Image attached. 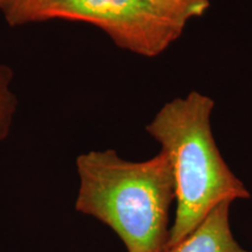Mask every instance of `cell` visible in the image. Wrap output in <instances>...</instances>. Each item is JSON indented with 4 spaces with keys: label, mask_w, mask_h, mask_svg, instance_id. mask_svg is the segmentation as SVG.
Listing matches in <instances>:
<instances>
[{
    "label": "cell",
    "mask_w": 252,
    "mask_h": 252,
    "mask_svg": "<svg viewBox=\"0 0 252 252\" xmlns=\"http://www.w3.org/2000/svg\"><path fill=\"white\" fill-rule=\"evenodd\" d=\"M1 4H2V0H0V7H1Z\"/></svg>",
    "instance_id": "8"
},
{
    "label": "cell",
    "mask_w": 252,
    "mask_h": 252,
    "mask_svg": "<svg viewBox=\"0 0 252 252\" xmlns=\"http://www.w3.org/2000/svg\"><path fill=\"white\" fill-rule=\"evenodd\" d=\"M12 71L0 64V141L7 137L17 110V97L11 89Z\"/></svg>",
    "instance_id": "7"
},
{
    "label": "cell",
    "mask_w": 252,
    "mask_h": 252,
    "mask_svg": "<svg viewBox=\"0 0 252 252\" xmlns=\"http://www.w3.org/2000/svg\"><path fill=\"white\" fill-rule=\"evenodd\" d=\"M61 0H2L0 9L11 26L41 21V17L49 7Z\"/></svg>",
    "instance_id": "6"
},
{
    "label": "cell",
    "mask_w": 252,
    "mask_h": 252,
    "mask_svg": "<svg viewBox=\"0 0 252 252\" xmlns=\"http://www.w3.org/2000/svg\"><path fill=\"white\" fill-rule=\"evenodd\" d=\"M214 105L210 97L191 91L166 103L146 126L174 176L178 208L166 248L187 237L220 203L250 196L217 149L210 126Z\"/></svg>",
    "instance_id": "2"
},
{
    "label": "cell",
    "mask_w": 252,
    "mask_h": 252,
    "mask_svg": "<svg viewBox=\"0 0 252 252\" xmlns=\"http://www.w3.org/2000/svg\"><path fill=\"white\" fill-rule=\"evenodd\" d=\"M230 203L226 201L216 206L194 231L163 252H249L239 247L231 234Z\"/></svg>",
    "instance_id": "4"
},
{
    "label": "cell",
    "mask_w": 252,
    "mask_h": 252,
    "mask_svg": "<svg viewBox=\"0 0 252 252\" xmlns=\"http://www.w3.org/2000/svg\"><path fill=\"white\" fill-rule=\"evenodd\" d=\"M160 15L184 30L190 19L202 17L209 0H147Z\"/></svg>",
    "instance_id": "5"
},
{
    "label": "cell",
    "mask_w": 252,
    "mask_h": 252,
    "mask_svg": "<svg viewBox=\"0 0 252 252\" xmlns=\"http://www.w3.org/2000/svg\"><path fill=\"white\" fill-rule=\"evenodd\" d=\"M53 19L94 25L118 47L146 58L161 54L184 31L147 0H61L47 9L41 21Z\"/></svg>",
    "instance_id": "3"
},
{
    "label": "cell",
    "mask_w": 252,
    "mask_h": 252,
    "mask_svg": "<svg viewBox=\"0 0 252 252\" xmlns=\"http://www.w3.org/2000/svg\"><path fill=\"white\" fill-rule=\"evenodd\" d=\"M76 167L77 212L109 225L128 252L165 251L175 185L162 151L141 162L122 159L113 150L91 151L77 158Z\"/></svg>",
    "instance_id": "1"
}]
</instances>
